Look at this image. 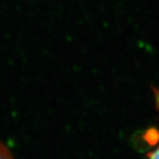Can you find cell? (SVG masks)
Returning <instances> with one entry per match:
<instances>
[{
	"label": "cell",
	"mask_w": 159,
	"mask_h": 159,
	"mask_svg": "<svg viewBox=\"0 0 159 159\" xmlns=\"http://www.w3.org/2000/svg\"><path fill=\"white\" fill-rule=\"evenodd\" d=\"M145 140L152 148L147 154L148 159H159V129L152 128L147 131Z\"/></svg>",
	"instance_id": "cell-1"
},
{
	"label": "cell",
	"mask_w": 159,
	"mask_h": 159,
	"mask_svg": "<svg viewBox=\"0 0 159 159\" xmlns=\"http://www.w3.org/2000/svg\"><path fill=\"white\" fill-rule=\"evenodd\" d=\"M0 159H14L9 148L1 142H0Z\"/></svg>",
	"instance_id": "cell-2"
}]
</instances>
